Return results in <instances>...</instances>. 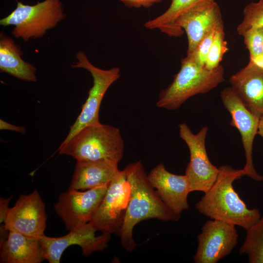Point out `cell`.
<instances>
[{
  "mask_svg": "<svg viewBox=\"0 0 263 263\" xmlns=\"http://www.w3.org/2000/svg\"><path fill=\"white\" fill-rule=\"evenodd\" d=\"M244 176L243 169L225 165L219 168L217 179L195 205L201 214L241 226L246 230L261 218L259 209H249L233 186V182Z\"/></svg>",
  "mask_w": 263,
  "mask_h": 263,
  "instance_id": "obj_2",
  "label": "cell"
},
{
  "mask_svg": "<svg viewBox=\"0 0 263 263\" xmlns=\"http://www.w3.org/2000/svg\"><path fill=\"white\" fill-rule=\"evenodd\" d=\"M124 150L120 130L100 122L85 127L58 149L59 154L76 161L109 160L118 163Z\"/></svg>",
  "mask_w": 263,
  "mask_h": 263,
  "instance_id": "obj_3",
  "label": "cell"
},
{
  "mask_svg": "<svg viewBox=\"0 0 263 263\" xmlns=\"http://www.w3.org/2000/svg\"><path fill=\"white\" fill-rule=\"evenodd\" d=\"M124 170L130 186L131 194L123 224L117 235L122 246L132 252L137 246L133 230L137 224L150 219L176 222L180 215L169 208L154 190L140 161L130 163Z\"/></svg>",
  "mask_w": 263,
  "mask_h": 263,
  "instance_id": "obj_1",
  "label": "cell"
},
{
  "mask_svg": "<svg viewBox=\"0 0 263 263\" xmlns=\"http://www.w3.org/2000/svg\"><path fill=\"white\" fill-rule=\"evenodd\" d=\"M224 75L221 65L210 70L187 56L182 59L180 69L172 83L160 92L156 105L169 110H175L190 97L207 93L217 87L224 81Z\"/></svg>",
  "mask_w": 263,
  "mask_h": 263,
  "instance_id": "obj_4",
  "label": "cell"
},
{
  "mask_svg": "<svg viewBox=\"0 0 263 263\" xmlns=\"http://www.w3.org/2000/svg\"><path fill=\"white\" fill-rule=\"evenodd\" d=\"M214 0H171L167 10L158 17L147 21L144 26L149 29H158L170 37H179L183 32L176 27L177 20L188 13L203 9Z\"/></svg>",
  "mask_w": 263,
  "mask_h": 263,
  "instance_id": "obj_19",
  "label": "cell"
},
{
  "mask_svg": "<svg viewBox=\"0 0 263 263\" xmlns=\"http://www.w3.org/2000/svg\"><path fill=\"white\" fill-rule=\"evenodd\" d=\"M246 231V236L240 248V254H246L249 263H263V215Z\"/></svg>",
  "mask_w": 263,
  "mask_h": 263,
  "instance_id": "obj_21",
  "label": "cell"
},
{
  "mask_svg": "<svg viewBox=\"0 0 263 263\" xmlns=\"http://www.w3.org/2000/svg\"><path fill=\"white\" fill-rule=\"evenodd\" d=\"M130 194L131 188L125 171L119 170L109 184L90 222L97 231L117 234L123 224Z\"/></svg>",
  "mask_w": 263,
  "mask_h": 263,
  "instance_id": "obj_8",
  "label": "cell"
},
{
  "mask_svg": "<svg viewBox=\"0 0 263 263\" xmlns=\"http://www.w3.org/2000/svg\"><path fill=\"white\" fill-rule=\"evenodd\" d=\"M262 67H263V60H262V61L261 62V63L260 64H258Z\"/></svg>",
  "mask_w": 263,
  "mask_h": 263,
  "instance_id": "obj_30",
  "label": "cell"
},
{
  "mask_svg": "<svg viewBox=\"0 0 263 263\" xmlns=\"http://www.w3.org/2000/svg\"><path fill=\"white\" fill-rule=\"evenodd\" d=\"M224 29V26H222L215 31L205 64L208 70H213L220 66L224 54L228 50Z\"/></svg>",
  "mask_w": 263,
  "mask_h": 263,
  "instance_id": "obj_22",
  "label": "cell"
},
{
  "mask_svg": "<svg viewBox=\"0 0 263 263\" xmlns=\"http://www.w3.org/2000/svg\"><path fill=\"white\" fill-rule=\"evenodd\" d=\"M78 61L72 65L74 68H80L88 70L93 78V85L90 89L88 96L83 104L81 111L74 123L70 127L69 132L60 146H62L78 131L86 126L100 123L99 113L103 98L110 86L120 75L118 67L103 70L93 65L85 54L79 51L76 54Z\"/></svg>",
  "mask_w": 263,
  "mask_h": 263,
  "instance_id": "obj_6",
  "label": "cell"
},
{
  "mask_svg": "<svg viewBox=\"0 0 263 263\" xmlns=\"http://www.w3.org/2000/svg\"><path fill=\"white\" fill-rule=\"evenodd\" d=\"M162 0H120L125 6L130 8L149 7Z\"/></svg>",
  "mask_w": 263,
  "mask_h": 263,
  "instance_id": "obj_26",
  "label": "cell"
},
{
  "mask_svg": "<svg viewBox=\"0 0 263 263\" xmlns=\"http://www.w3.org/2000/svg\"><path fill=\"white\" fill-rule=\"evenodd\" d=\"M96 231L89 222L69 231L63 236L50 237L44 235L39 240L45 260L49 263H59L64 250L73 245L79 246L85 257L104 250L108 247L111 234L102 233L96 236Z\"/></svg>",
  "mask_w": 263,
  "mask_h": 263,
  "instance_id": "obj_10",
  "label": "cell"
},
{
  "mask_svg": "<svg viewBox=\"0 0 263 263\" xmlns=\"http://www.w3.org/2000/svg\"><path fill=\"white\" fill-rule=\"evenodd\" d=\"M150 185L164 203L174 213L180 214L189 206L188 196L191 192L189 181L186 175H176L168 171L160 163L147 175Z\"/></svg>",
  "mask_w": 263,
  "mask_h": 263,
  "instance_id": "obj_14",
  "label": "cell"
},
{
  "mask_svg": "<svg viewBox=\"0 0 263 263\" xmlns=\"http://www.w3.org/2000/svg\"><path fill=\"white\" fill-rule=\"evenodd\" d=\"M12 196L7 198L0 199V227H4V222L9 210V204Z\"/></svg>",
  "mask_w": 263,
  "mask_h": 263,
  "instance_id": "obj_27",
  "label": "cell"
},
{
  "mask_svg": "<svg viewBox=\"0 0 263 263\" xmlns=\"http://www.w3.org/2000/svg\"><path fill=\"white\" fill-rule=\"evenodd\" d=\"M119 170L109 160L76 161L68 189L83 190L108 185Z\"/></svg>",
  "mask_w": 263,
  "mask_h": 263,
  "instance_id": "obj_17",
  "label": "cell"
},
{
  "mask_svg": "<svg viewBox=\"0 0 263 263\" xmlns=\"http://www.w3.org/2000/svg\"><path fill=\"white\" fill-rule=\"evenodd\" d=\"M179 135L187 145L190 153L189 162L185 175L190 183V192H207L215 182L219 168L210 161L206 150L205 140L208 128L204 127L194 134L185 123L179 125Z\"/></svg>",
  "mask_w": 263,
  "mask_h": 263,
  "instance_id": "obj_7",
  "label": "cell"
},
{
  "mask_svg": "<svg viewBox=\"0 0 263 263\" xmlns=\"http://www.w3.org/2000/svg\"><path fill=\"white\" fill-rule=\"evenodd\" d=\"M242 36L249 53V61L260 64L263 58V27H252Z\"/></svg>",
  "mask_w": 263,
  "mask_h": 263,
  "instance_id": "obj_23",
  "label": "cell"
},
{
  "mask_svg": "<svg viewBox=\"0 0 263 263\" xmlns=\"http://www.w3.org/2000/svg\"><path fill=\"white\" fill-rule=\"evenodd\" d=\"M216 29L212 31L203 38L192 54L187 55L201 66L205 67L207 55L212 42Z\"/></svg>",
  "mask_w": 263,
  "mask_h": 263,
  "instance_id": "obj_25",
  "label": "cell"
},
{
  "mask_svg": "<svg viewBox=\"0 0 263 263\" xmlns=\"http://www.w3.org/2000/svg\"><path fill=\"white\" fill-rule=\"evenodd\" d=\"M229 82L248 111L259 118L263 116V67L249 61Z\"/></svg>",
  "mask_w": 263,
  "mask_h": 263,
  "instance_id": "obj_15",
  "label": "cell"
},
{
  "mask_svg": "<svg viewBox=\"0 0 263 263\" xmlns=\"http://www.w3.org/2000/svg\"><path fill=\"white\" fill-rule=\"evenodd\" d=\"M1 263H40L45 260L39 240L9 230L0 244Z\"/></svg>",
  "mask_w": 263,
  "mask_h": 263,
  "instance_id": "obj_18",
  "label": "cell"
},
{
  "mask_svg": "<svg viewBox=\"0 0 263 263\" xmlns=\"http://www.w3.org/2000/svg\"><path fill=\"white\" fill-rule=\"evenodd\" d=\"M47 216L45 205L37 190L21 194L9 207L4 226L27 237L39 239L44 234Z\"/></svg>",
  "mask_w": 263,
  "mask_h": 263,
  "instance_id": "obj_11",
  "label": "cell"
},
{
  "mask_svg": "<svg viewBox=\"0 0 263 263\" xmlns=\"http://www.w3.org/2000/svg\"><path fill=\"white\" fill-rule=\"evenodd\" d=\"M220 96L231 115L230 125L236 128L241 136L246 159L243 169L244 175L255 181H263V176L259 174L254 168L252 157L253 141L257 134L260 118L248 111L230 87L224 89Z\"/></svg>",
  "mask_w": 263,
  "mask_h": 263,
  "instance_id": "obj_12",
  "label": "cell"
},
{
  "mask_svg": "<svg viewBox=\"0 0 263 263\" xmlns=\"http://www.w3.org/2000/svg\"><path fill=\"white\" fill-rule=\"evenodd\" d=\"M224 26L218 4L214 1L207 7L182 16L176 22L177 28L185 31L188 38L187 55L192 54L210 32Z\"/></svg>",
  "mask_w": 263,
  "mask_h": 263,
  "instance_id": "obj_16",
  "label": "cell"
},
{
  "mask_svg": "<svg viewBox=\"0 0 263 263\" xmlns=\"http://www.w3.org/2000/svg\"><path fill=\"white\" fill-rule=\"evenodd\" d=\"M108 185L86 191L69 190L60 194L54 208L70 231L91 221L100 204Z\"/></svg>",
  "mask_w": 263,
  "mask_h": 263,
  "instance_id": "obj_9",
  "label": "cell"
},
{
  "mask_svg": "<svg viewBox=\"0 0 263 263\" xmlns=\"http://www.w3.org/2000/svg\"><path fill=\"white\" fill-rule=\"evenodd\" d=\"M243 19L237 27L239 35L252 27H263V0L252 2L243 11Z\"/></svg>",
  "mask_w": 263,
  "mask_h": 263,
  "instance_id": "obj_24",
  "label": "cell"
},
{
  "mask_svg": "<svg viewBox=\"0 0 263 263\" xmlns=\"http://www.w3.org/2000/svg\"><path fill=\"white\" fill-rule=\"evenodd\" d=\"M235 225L227 222L207 220L197 236L198 247L193 259L196 263H216L230 254L238 243Z\"/></svg>",
  "mask_w": 263,
  "mask_h": 263,
  "instance_id": "obj_13",
  "label": "cell"
},
{
  "mask_svg": "<svg viewBox=\"0 0 263 263\" xmlns=\"http://www.w3.org/2000/svg\"><path fill=\"white\" fill-rule=\"evenodd\" d=\"M0 129L1 130H5L12 131L21 134L25 133L26 131L24 127L16 126L8 123L2 119H0Z\"/></svg>",
  "mask_w": 263,
  "mask_h": 263,
  "instance_id": "obj_28",
  "label": "cell"
},
{
  "mask_svg": "<svg viewBox=\"0 0 263 263\" xmlns=\"http://www.w3.org/2000/svg\"><path fill=\"white\" fill-rule=\"evenodd\" d=\"M60 0H44L33 5L17 1L16 9L0 20L4 27L14 25L12 34L27 41L42 37L48 29L54 27L65 18Z\"/></svg>",
  "mask_w": 263,
  "mask_h": 263,
  "instance_id": "obj_5",
  "label": "cell"
},
{
  "mask_svg": "<svg viewBox=\"0 0 263 263\" xmlns=\"http://www.w3.org/2000/svg\"><path fill=\"white\" fill-rule=\"evenodd\" d=\"M257 134L263 138V116L260 118Z\"/></svg>",
  "mask_w": 263,
  "mask_h": 263,
  "instance_id": "obj_29",
  "label": "cell"
},
{
  "mask_svg": "<svg viewBox=\"0 0 263 263\" xmlns=\"http://www.w3.org/2000/svg\"><path fill=\"white\" fill-rule=\"evenodd\" d=\"M22 51L8 36L0 34V70L18 79L29 82L37 81V69L21 57Z\"/></svg>",
  "mask_w": 263,
  "mask_h": 263,
  "instance_id": "obj_20",
  "label": "cell"
}]
</instances>
